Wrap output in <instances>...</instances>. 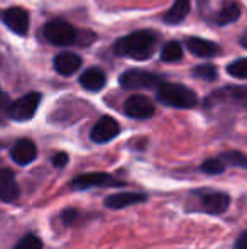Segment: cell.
<instances>
[{"label":"cell","instance_id":"obj_1","mask_svg":"<svg viewBox=\"0 0 247 249\" xmlns=\"http://www.w3.org/2000/svg\"><path fill=\"white\" fill-rule=\"evenodd\" d=\"M158 44V37L154 33L149 31H137L134 34H129L125 37H120L114 46L117 56H125V58L134 59H148L152 56Z\"/></svg>","mask_w":247,"mask_h":249},{"label":"cell","instance_id":"obj_2","mask_svg":"<svg viewBox=\"0 0 247 249\" xmlns=\"http://www.w3.org/2000/svg\"><path fill=\"white\" fill-rule=\"evenodd\" d=\"M158 99L161 104L176 108H191L198 104L193 90L178 85V83H159Z\"/></svg>","mask_w":247,"mask_h":249},{"label":"cell","instance_id":"obj_3","mask_svg":"<svg viewBox=\"0 0 247 249\" xmlns=\"http://www.w3.org/2000/svg\"><path fill=\"white\" fill-rule=\"evenodd\" d=\"M44 37L51 44L56 46H68L78 41V33L73 26L65 20H51L44 26Z\"/></svg>","mask_w":247,"mask_h":249},{"label":"cell","instance_id":"obj_4","mask_svg":"<svg viewBox=\"0 0 247 249\" xmlns=\"http://www.w3.org/2000/svg\"><path fill=\"white\" fill-rule=\"evenodd\" d=\"M41 104V93L33 92L27 93V95L20 97L19 100L12 102L9 107V117L14 119V121H29V119L34 117L37 107Z\"/></svg>","mask_w":247,"mask_h":249},{"label":"cell","instance_id":"obj_5","mask_svg":"<svg viewBox=\"0 0 247 249\" xmlns=\"http://www.w3.org/2000/svg\"><path fill=\"white\" fill-rule=\"evenodd\" d=\"M120 85L127 90L135 89H151V87L158 85L159 76L152 75L149 71H142V70H129L120 75Z\"/></svg>","mask_w":247,"mask_h":249},{"label":"cell","instance_id":"obj_6","mask_svg":"<svg viewBox=\"0 0 247 249\" xmlns=\"http://www.w3.org/2000/svg\"><path fill=\"white\" fill-rule=\"evenodd\" d=\"M231 207V197L224 192H205L200 195V210L212 215H220Z\"/></svg>","mask_w":247,"mask_h":249},{"label":"cell","instance_id":"obj_7","mask_svg":"<svg viewBox=\"0 0 247 249\" xmlns=\"http://www.w3.org/2000/svg\"><path fill=\"white\" fill-rule=\"evenodd\" d=\"M71 185L75 190H88L93 187H122L124 183L105 173H88L76 177Z\"/></svg>","mask_w":247,"mask_h":249},{"label":"cell","instance_id":"obj_8","mask_svg":"<svg viewBox=\"0 0 247 249\" xmlns=\"http://www.w3.org/2000/svg\"><path fill=\"white\" fill-rule=\"evenodd\" d=\"M119 132H120L119 122H117L115 119L105 115V117H102L95 125H93L92 132H90V138H92L93 142H99V144H102V142L112 141V139L115 138Z\"/></svg>","mask_w":247,"mask_h":249},{"label":"cell","instance_id":"obj_9","mask_svg":"<svg viewBox=\"0 0 247 249\" xmlns=\"http://www.w3.org/2000/svg\"><path fill=\"white\" fill-rule=\"evenodd\" d=\"M2 20L12 33L19 34V36H24L29 31V14H27V10L20 9V7L7 9L2 14Z\"/></svg>","mask_w":247,"mask_h":249},{"label":"cell","instance_id":"obj_10","mask_svg":"<svg viewBox=\"0 0 247 249\" xmlns=\"http://www.w3.org/2000/svg\"><path fill=\"white\" fill-rule=\"evenodd\" d=\"M124 112L134 119H149L154 114V104L144 95H134L125 100Z\"/></svg>","mask_w":247,"mask_h":249},{"label":"cell","instance_id":"obj_11","mask_svg":"<svg viewBox=\"0 0 247 249\" xmlns=\"http://www.w3.org/2000/svg\"><path fill=\"white\" fill-rule=\"evenodd\" d=\"M207 102H218V104H231L235 107H247V87H229L215 92Z\"/></svg>","mask_w":247,"mask_h":249},{"label":"cell","instance_id":"obj_12","mask_svg":"<svg viewBox=\"0 0 247 249\" xmlns=\"http://www.w3.org/2000/svg\"><path fill=\"white\" fill-rule=\"evenodd\" d=\"M20 195L19 185L16 181V175L9 168L0 170V200L2 202H14Z\"/></svg>","mask_w":247,"mask_h":249},{"label":"cell","instance_id":"obj_13","mask_svg":"<svg viewBox=\"0 0 247 249\" xmlns=\"http://www.w3.org/2000/svg\"><path fill=\"white\" fill-rule=\"evenodd\" d=\"M10 156L20 166H26V164L33 163L37 156V149L31 139H19V141L14 144L12 151H10Z\"/></svg>","mask_w":247,"mask_h":249},{"label":"cell","instance_id":"obj_14","mask_svg":"<svg viewBox=\"0 0 247 249\" xmlns=\"http://www.w3.org/2000/svg\"><path fill=\"white\" fill-rule=\"evenodd\" d=\"M148 200L146 194H137V192H122V194L110 195L105 198V207L109 209H125L129 205H135V203H142Z\"/></svg>","mask_w":247,"mask_h":249},{"label":"cell","instance_id":"obj_15","mask_svg":"<svg viewBox=\"0 0 247 249\" xmlns=\"http://www.w3.org/2000/svg\"><path fill=\"white\" fill-rule=\"evenodd\" d=\"M82 66V58L75 53H61L54 58V68L60 75H73Z\"/></svg>","mask_w":247,"mask_h":249},{"label":"cell","instance_id":"obj_16","mask_svg":"<svg viewBox=\"0 0 247 249\" xmlns=\"http://www.w3.org/2000/svg\"><path fill=\"white\" fill-rule=\"evenodd\" d=\"M186 46L195 56H200V58H212V56L218 54V51H220L218 44L201 39V37H188Z\"/></svg>","mask_w":247,"mask_h":249},{"label":"cell","instance_id":"obj_17","mask_svg":"<svg viewBox=\"0 0 247 249\" xmlns=\"http://www.w3.org/2000/svg\"><path fill=\"white\" fill-rule=\"evenodd\" d=\"M105 75H103V71H100L99 68H90L86 70V71L82 73V76H80V83H82V87L85 90H90V92H99V90H102L103 87H105Z\"/></svg>","mask_w":247,"mask_h":249},{"label":"cell","instance_id":"obj_18","mask_svg":"<svg viewBox=\"0 0 247 249\" xmlns=\"http://www.w3.org/2000/svg\"><path fill=\"white\" fill-rule=\"evenodd\" d=\"M190 12V0H175L171 9L166 12L165 22L168 24H180L185 20V17Z\"/></svg>","mask_w":247,"mask_h":249},{"label":"cell","instance_id":"obj_19","mask_svg":"<svg viewBox=\"0 0 247 249\" xmlns=\"http://www.w3.org/2000/svg\"><path fill=\"white\" fill-rule=\"evenodd\" d=\"M239 16H241V7L235 2H229V3H225L220 12L215 16V22H217L218 26H227V24L235 22V20L239 19Z\"/></svg>","mask_w":247,"mask_h":249},{"label":"cell","instance_id":"obj_20","mask_svg":"<svg viewBox=\"0 0 247 249\" xmlns=\"http://www.w3.org/2000/svg\"><path fill=\"white\" fill-rule=\"evenodd\" d=\"M222 161H224L225 166H235V168H244L247 170V156L241 151H229V153L220 154Z\"/></svg>","mask_w":247,"mask_h":249},{"label":"cell","instance_id":"obj_21","mask_svg":"<svg viewBox=\"0 0 247 249\" xmlns=\"http://www.w3.org/2000/svg\"><path fill=\"white\" fill-rule=\"evenodd\" d=\"M181 56H183V50L176 41H171V43L166 44V46L163 48V53H161V59L166 63L178 61V59H181Z\"/></svg>","mask_w":247,"mask_h":249},{"label":"cell","instance_id":"obj_22","mask_svg":"<svg viewBox=\"0 0 247 249\" xmlns=\"http://www.w3.org/2000/svg\"><path fill=\"white\" fill-rule=\"evenodd\" d=\"M227 73L239 80L247 78V58H242V59H237V61L231 63V65L227 66Z\"/></svg>","mask_w":247,"mask_h":249},{"label":"cell","instance_id":"obj_23","mask_svg":"<svg viewBox=\"0 0 247 249\" xmlns=\"http://www.w3.org/2000/svg\"><path fill=\"white\" fill-rule=\"evenodd\" d=\"M225 164L220 158H212V160H207L203 164H201V171L207 175H220L225 171Z\"/></svg>","mask_w":247,"mask_h":249},{"label":"cell","instance_id":"obj_24","mask_svg":"<svg viewBox=\"0 0 247 249\" xmlns=\"http://www.w3.org/2000/svg\"><path fill=\"white\" fill-rule=\"evenodd\" d=\"M14 249H43V241L36 234H27L17 243V246Z\"/></svg>","mask_w":247,"mask_h":249},{"label":"cell","instance_id":"obj_25","mask_svg":"<svg viewBox=\"0 0 247 249\" xmlns=\"http://www.w3.org/2000/svg\"><path fill=\"white\" fill-rule=\"evenodd\" d=\"M193 75L197 76V78L212 82V80L217 78V68H215L214 65H200L193 70Z\"/></svg>","mask_w":247,"mask_h":249},{"label":"cell","instance_id":"obj_26","mask_svg":"<svg viewBox=\"0 0 247 249\" xmlns=\"http://www.w3.org/2000/svg\"><path fill=\"white\" fill-rule=\"evenodd\" d=\"M66 163H68V154L66 153H58L53 156V164L56 168H63Z\"/></svg>","mask_w":247,"mask_h":249},{"label":"cell","instance_id":"obj_27","mask_svg":"<svg viewBox=\"0 0 247 249\" xmlns=\"http://www.w3.org/2000/svg\"><path fill=\"white\" fill-rule=\"evenodd\" d=\"M235 249H247V231L237 237V241H235Z\"/></svg>","mask_w":247,"mask_h":249},{"label":"cell","instance_id":"obj_28","mask_svg":"<svg viewBox=\"0 0 247 249\" xmlns=\"http://www.w3.org/2000/svg\"><path fill=\"white\" fill-rule=\"evenodd\" d=\"M239 41H241V46L247 50V29L242 33V36H241V39H239Z\"/></svg>","mask_w":247,"mask_h":249},{"label":"cell","instance_id":"obj_29","mask_svg":"<svg viewBox=\"0 0 247 249\" xmlns=\"http://www.w3.org/2000/svg\"><path fill=\"white\" fill-rule=\"evenodd\" d=\"M0 148H2V144H0Z\"/></svg>","mask_w":247,"mask_h":249}]
</instances>
